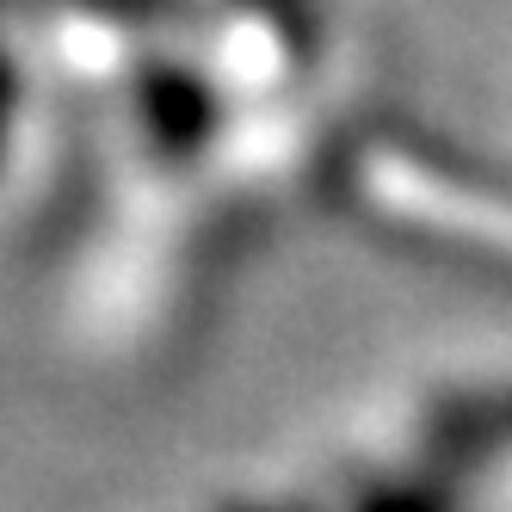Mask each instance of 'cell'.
<instances>
[{
  "mask_svg": "<svg viewBox=\"0 0 512 512\" xmlns=\"http://www.w3.org/2000/svg\"><path fill=\"white\" fill-rule=\"evenodd\" d=\"M142 118L167 155H198L216 130V93L186 68H149L142 75Z\"/></svg>",
  "mask_w": 512,
  "mask_h": 512,
  "instance_id": "6da1fadb",
  "label": "cell"
},
{
  "mask_svg": "<svg viewBox=\"0 0 512 512\" xmlns=\"http://www.w3.org/2000/svg\"><path fill=\"white\" fill-rule=\"evenodd\" d=\"M432 445L463 463L512 451V389H469L432 408Z\"/></svg>",
  "mask_w": 512,
  "mask_h": 512,
  "instance_id": "7a4b0ae2",
  "label": "cell"
},
{
  "mask_svg": "<svg viewBox=\"0 0 512 512\" xmlns=\"http://www.w3.org/2000/svg\"><path fill=\"white\" fill-rule=\"evenodd\" d=\"M358 512H457V500L432 482H401V488H377Z\"/></svg>",
  "mask_w": 512,
  "mask_h": 512,
  "instance_id": "3957f363",
  "label": "cell"
},
{
  "mask_svg": "<svg viewBox=\"0 0 512 512\" xmlns=\"http://www.w3.org/2000/svg\"><path fill=\"white\" fill-rule=\"evenodd\" d=\"M13 99H19V81H13L7 56H0V142H7V124H13Z\"/></svg>",
  "mask_w": 512,
  "mask_h": 512,
  "instance_id": "277c9868",
  "label": "cell"
},
{
  "mask_svg": "<svg viewBox=\"0 0 512 512\" xmlns=\"http://www.w3.org/2000/svg\"><path fill=\"white\" fill-rule=\"evenodd\" d=\"M247 7H266V13H278V19H284V13H290V0H247Z\"/></svg>",
  "mask_w": 512,
  "mask_h": 512,
  "instance_id": "5b68a950",
  "label": "cell"
}]
</instances>
